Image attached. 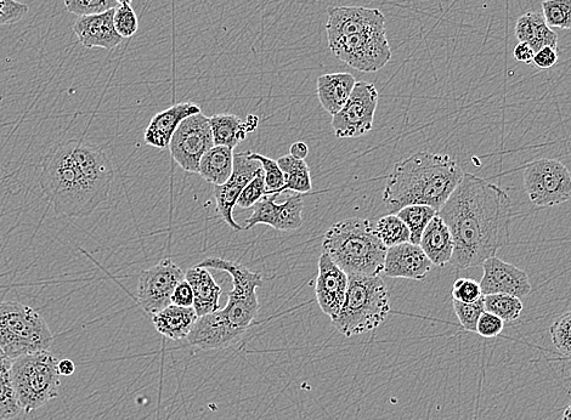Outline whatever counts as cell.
<instances>
[{"label":"cell","mask_w":571,"mask_h":420,"mask_svg":"<svg viewBox=\"0 0 571 420\" xmlns=\"http://www.w3.org/2000/svg\"><path fill=\"white\" fill-rule=\"evenodd\" d=\"M247 128H248V132L252 133L254 132V130H256L258 128V124H259V118L257 116L251 115L247 117Z\"/></svg>","instance_id":"obj_49"},{"label":"cell","mask_w":571,"mask_h":420,"mask_svg":"<svg viewBox=\"0 0 571 420\" xmlns=\"http://www.w3.org/2000/svg\"><path fill=\"white\" fill-rule=\"evenodd\" d=\"M172 304L183 306V308L194 306V291H192L188 281L184 280L175 287L172 295Z\"/></svg>","instance_id":"obj_44"},{"label":"cell","mask_w":571,"mask_h":420,"mask_svg":"<svg viewBox=\"0 0 571 420\" xmlns=\"http://www.w3.org/2000/svg\"><path fill=\"white\" fill-rule=\"evenodd\" d=\"M59 361L49 350L11 361V382L22 412L31 413L59 396Z\"/></svg>","instance_id":"obj_7"},{"label":"cell","mask_w":571,"mask_h":420,"mask_svg":"<svg viewBox=\"0 0 571 420\" xmlns=\"http://www.w3.org/2000/svg\"><path fill=\"white\" fill-rule=\"evenodd\" d=\"M535 51L528 43L519 42L513 50V58L522 64H531L533 62Z\"/></svg>","instance_id":"obj_46"},{"label":"cell","mask_w":571,"mask_h":420,"mask_svg":"<svg viewBox=\"0 0 571 420\" xmlns=\"http://www.w3.org/2000/svg\"><path fill=\"white\" fill-rule=\"evenodd\" d=\"M309 153V147L307 144L303 143V141H297V143L293 144L290 149V155L296 160L304 161L307 158Z\"/></svg>","instance_id":"obj_47"},{"label":"cell","mask_w":571,"mask_h":420,"mask_svg":"<svg viewBox=\"0 0 571 420\" xmlns=\"http://www.w3.org/2000/svg\"><path fill=\"white\" fill-rule=\"evenodd\" d=\"M516 36L519 42L528 43L535 53L545 47L558 48V34L547 25L544 15L535 11L519 17Z\"/></svg>","instance_id":"obj_26"},{"label":"cell","mask_w":571,"mask_h":420,"mask_svg":"<svg viewBox=\"0 0 571 420\" xmlns=\"http://www.w3.org/2000/svg\"><path fill=\"white\" fill-rule=\"evenodd\" d=\"M525 192L536 207H554L571 198V173L561 161L542 158L523 170Z\"/></svg>","instance_id":"obj_9"},{"label":"cell","mask_w":571,"mask_h":420,"mask_svg":"<svg viewBox=\"0 0 571 420\" xmlns=\"http://www.w3.org/2000/svg\"><path fill=\"white\" fill-rule=\"evenodd\" d=\"M325 30L329 43L339 38L366 32L386 31V16L381 10L364 7H331Z\"/></svg>","instance_id":"obj_15"},{"label":"cell","mask_w":571,"mask_h":420,"mask_svg":"<svg viewBox=\"0 0 571 420\" xmlns=\"http://www.w3.org/2000/svg\"><path fill=\"white\" fill-rule=\"evenodd\" d=\"M54 336L35 309L18 302H0V350L10 360L49 350Z\"/></svg>","instance_id":"obj_8"},{"label":"cell","mask_w":571,"mask_h":420,"mask_svg":"<svg viewBox=\"0 0 571 420\" xmlns=\"http://www.w3.org/2000/svg\"><path fill=\"white\" fill-rule=\"evenodd\" d=\"M214 146L209 118L203 113L184 119L169 144L175 163L185 172L199 173L203 155Z\"/></svg>","instance_id":"obj_12"},{"label":"cell","mask_w":571,"mask_h":420,"mask_svg":"<svg viewBox=\"0 0 571 420\" xmlns=\"http://www.w3.org/2000/svg\"><path fill=\"white\" fill-rule=\"evenodd\" d=\"M484 275L480 287L484 295L508 294L522 299L531 293V283L527 272L491 257L483 263Z\"/></svg>","instance_id":"obj_17"},{"label":"cell","mask_w":571,"mask_h":420,"mask_svg":"<svg viewBox=\"0 0 571 420\" xmlns=\"http://www.w3.org/2000/svg\"><path fill=\"white\" fill-rule=\"evenodd\" d=\"M355 84L356 79L350 73H329L320 76L316 82V93L322 109L331 116L337 115L346 105Z\"/></svg>","instance_id":"obj_24"},{"label":"cell","mask_w":571,"mask_h":420,"mask_svg":"<svg viewBox=\"0 0 571 420\" xmlns=\"http://www.w3.org/2000/svg\"><path fill=\"white\" fill-rule=\"evenodd\" d=\"M437 214V210L423 206V204H412V206H407L397 213L398 217L409 227L410 242L418 244V246H420L423 231L426 230L428 224Z\"/></svg>","instance_id":"obj_31"},{"label":"cell","mask_w":571,"mask_h":420,"mask_svg":"<svg viewBox=\"0 0 571 420\" xmlns=\"http://www.w3.org/2000/svg\"><path fill=\"white\" fill-rule=\"evenodd\" d=\"M199 266L228 272L233 278L234 288L225 308L200 317L206 337L219 348H229L239 342L258 315L257 288L263 286V277L236 261L220 258L205 259Z\"/></svg>","instance_id":"obj_4"},{"label":"cell","mask_w":571,"mask_h":420,"mask_svg":"<svg viewBox=\"0 0 571 420\" xmlns=\"http://www.w3.org/2000/svg\"><path fill=\"white\" fill-rule=\"evenodd\" d=\"M319 275L316 278L315 295L322 312L335 317L346 299L349 276L326 253L319 258Z\"/></svg>","instance_id":"obj_18"},{"label":"cell","mask_w":571,"mask_h":420,"mask_svg":"<svg viewBox=\"0 0 571 420\" xmlns=\"http://www.w3.org/2000/svg\"><path fill=\"white\" fill-rule=\"evenodd\" d=\"M113 25L123 39L132 38L139 30V20L132 5H120L115 9Z\"/></svg>","instance_id":"obj_39"},{"label":"cell","mask_w":571,"mask_h":420,"mask_svg":"<svg viewBox=\"0 0 571 420\" xmlns=\"http://www.w3.org/2000/svg\"><path fill=\"white\" fill-rule=\"evenodd\" d=\"M465 177L460 164L444 153L417 152L395 164L383 202L390 214L423 204L439 212Z\"/></svg>","instance_id":"obj_3"},{"label":"cell","mask_w":571,"mask_h":420,"mask_svg":"<svg viewBox=\"0 0 571 420\" xmlns=\"http://www.w3.org/2000/svg\"><path fill=\"white\" fill-rule=\"evenodd\" d=\"M276 195L265 196L253 206L250 218L246 220L243 230H251L258 224L269 225L277 231H293L301 229L304 224V202L301 194L287 197L284 203H275Z\"/></svg>","instance_id":"obj_16"},{"label":"cell","mask_w":571,"mask_h":420,"mask_svg":"<svg viewBox=\"0 0 571 420\" xmlns=\"http://www.w3.org/2000/svg\"><path fill=\"white\" fill-rule=\"evenodd\" d=\"M551 340L556 349L571 359V311L558 317L550 328Z\"/></svg>","instance_id":"obj_36"},{"label":"cell","mask_w":571,"mask_h":420,"mask_svg":"<svg viewBox=\"0 0 571 420\" xmlns=\"http://www.w3.org/2000/svg\"><path fill=\"white\" fill-rule=\"evenodd\" d=\"M234 155V150L230 147L214 145L203 155L199 174L207 183L214 186L224 185L233 174Z\"/></svg>","instance_id":"obj_27"},{"label":"cell","mask_w":571,"mask_h":420,"mask_svg":"<svg viewBox=\"0 0 571 420\" xmlns=\"http://www.w3.org/2000/svg\"><path fill=\"white\" fill-rule=\"evenodd\" d=\"M262 170V163L252 160L248 152L235 153L234 170L224 185L214 186V198L217 202V213L234 231H242L243 227L234 219V208L242 191L257 177Z\"/></svg>","instance_id":"obj_14"},{"label":"cell","mask_w":571,"mask_h":420,"mask_svg":"<svg viewBox=\"0 0 571 420\" xmlns=\"http://www.w3.org/2000/svg\"><path fill=\"white\" fill-rule=\"evenodd\" d=\"M58 367H59V373L61 374V376L64 377H70L76 371L75 362L67 359L59 361Z\"/></svg>","instance_id":"obj_48"},{"label":"cell","mask_w":571,"mask_h":420,"mask_svg":"<svg viewBox=\"0 0 571 420\" xmlns=\"http://www.w3.org/2000/svg\"><path fill=\"white\" fill-rule=\"evenodd\" d=\"M184 280V271L173 260L163 259L152 268L141 272L138 303L145 312L154 316L172 304L174 289Z\"/></svg>","instance_id":"obj_13"},{"label":"cell","mask_w":571,"mask_h":420,"mask_svg":"<svg viewBox=\"0 0 571 420\" xmlns=\"http://www.w3.org/2000/svg\"><path fill=\"white\" fill-rule=\"evenodd\" d=\"M378 92L370 82H356L343 109L332 116L333 132L339 139L360 138L370 133L375 122Z\"/></svg>","instance_id":"obj_11"},{"label":"cell","mask_w":571,"mask_h":420,"mask_svg":"<svg viewBox=\"0 0 571 420\" xmlns=\"http://www.w3.org/2000/svg\"><path fill=\"white\" fill-rule=\"evenodd\" d=\"M438 215L454 237L450 263L456 269L477 268L510 242L511 198L501 187L477 175L465 173Z\"/></svg>","instance_id":"obj_1"},{"label":"cell","mask_w":571,"mask_h":420,"mask_svg":"<svg viewBox=\"0 0 571 420\" xmlns=\"http://www.w3.org/2000/svg\"><path fill=\"white\" fill-rule=\"evenodd\" d=\"M332 54L360 72L382 70L392 60L386 31L366 32L329 43Z\"/></svg>","instance_id":"obj_10"},{"label":"cell","mask_w":571,"mask_h":420,"mask_svg":"<svg viewBox=\"0 0 571 420\" xmlns=\"http://www.w3.org/2000/svg\"><path fill=\"white\" fill-rule=\"evenodd\" d=\"M197 319L199 316L194 306L183 308V306L171 304L152 316V323L163 337L178 342V340L188 339Z\"/></svg>","instance_id":"obj_25"},{"label":"cell","mask_w":571,"mask_h":420,"mask_svg":"<svg viewBox=\"0 0 571 420\" xmlns=\"http://www.w3.org/2000/svg\"><path fill=\"white\" fill-rule=\"evenodd\" d=\"M452 300H457L461 303H474L484 297L482 287L477 281L471 278H459L454 283L451 291Z\"/></svg>","instance_id":"obj_41"},{"label":"cell","mask_w":571,"mask_h":420,"mask_svg":"<svg viewBox=\"0 0 571 420\" xmlns=\"http://www.w3.org/2000/svg\"><path fill=\"white\" fill-rule=\"evenodd\" d=\"M558 62V53L556 49L551 47H545L536 51L533 59V64L537 68H541V70H548V68H552L556 66Z\"/></svg>","instance_id":"obj_45"},{"label":"cell","mask_w":571,"mask_h":420,"mask_svg":"<svg viewBox=\"0 0 571 420\" xmlns=\"http://www.w3.org/2000/svg\"><path fill=\"white\" fill-rule=\"evenodd\" d=\"M433 268L423 249L411 242L389 247L384 260V276L405 278V280L423 281Z\"/></svg>","instance_id":"obj_19"},{"label":"cell","mask_w":571,"mask_h":420,"mask_svg":"<svg viewBox=\"0 0 571 420\" xmlns=\"http://www.w3.org/2000/svg\"><path fill=\"white\" fill-rule=\"evenodd\" d=\"M11 361L13 360L0 350V420L13 419L22 412L11 382Z\"/></svg>","instance_id":"obj_30"},{"label":"cell","mask_w":571,"mask_h":420,"mask_svg":"<svg viewBox=\"0 0 571 420\" xmlns=\"http://www.w3.org/2000/svg\"><path fill=\"white\" fill-rule=\"evenodd\" d=\"M67 11L76 16L105 13L120 7L116 0H64Z\"/></svg>","instance_id":"obj_38"},{"label":"cell","mask_w":571,"mask_h":420,"mask_svg":"<svg viewBox=\"0 0 571 420\" xmlns=\"http://www.w3.org/2000/svg\"><path fill=\"white\" fill-rule=\"evenodd\" d=\"M542 11L548 26L571 30V0H545Z\"/></svg>","instance_id":"obj_35"},{"label":"cell","mask_w":571,"mask_h":420,"mask_svg":"<svg viewBox=\"0 0 571 420\" xmlns=\"http://www.w3.org/2000/svg\"><path fill=\"white\" fill-rule=\"evenodd\" d=\"M376 232L387 248L398 246V244L410 242L411 234L397 214H389L377 221Z\"/></svg>","instance_id":"obj_33"},{"label":"cell","mask_w":571,"mask_h":420,"mask_svg":"<svg viewBox=\"0 0 571 420\" xmlns=\"http://www.w3.org/2000/svg\"><path fill=\"white\" fill-rule=\"evenodd\" d=\"M197 113H201V109L194 102H180L157 113L145 130V143L156 149H167L180 123Z\"/></svg>","instance_id":"obj_21"},{"label":"cell","mask_w":571,"mask_h":420,"mask_svg":"<svg viewBox=\"0 0 571 420\" xmlns=\"http://www.w3.org/2000/svg\"><path fill=\"white\" fill-rule=\"evenodd\" d=\"M279 166L284 173L285 186L282 189V194L285 191H295V194H308L312 191V174L307 162L296 160L291 155L284 156L277 160Z\"/></svg>","instance_id":"obj_29"},{"label":"cell","mask_w":571,"mask_h":420,"mask_svg":"<svg viewBox=\"0 0 571 420\" xmlns=\"http://www.w3.org/2000/svg\"><path fill=\"white\" fill-rule=\"evenodd\" d=\"M561 420H571V404L567 408H565Z\"/></svg>","instance_id":"obj_50"},{"label":"cell","mask_w":571,"mask_h":420,"mask_svg":"<svg viewBox=\"0 0 571 420\" xmlns=\"http://www.w3.org/2000/svg\"><path fill=\"white\" fill-rule=\"evenodd\" d=\"M322 249L348 276H381L388 251L371 221L361 218L333 224L324 236Z\"/></svg>","instance_id":"obj_5"},{"label":"cell","mask_w":571,"mask_h":420,"mask_svg":"<svg viewBox=\"0 0 571 420\" xmlns=\"http://www.w3.org/2000/svg\"><path fill=\"white\" fill-rule=\"evenodd\" d=\"M211 123L214 145L226 146L235 149L246 139L248 128L246 122L235 115H214L209 117Z\"/></svg>","instance_id":"obj_28"},{"label":"cell","mask_w":571,"mask_h":420,"mask_svg":"<svg viewBox=\"0 0 571 420\" xmlns=\"http://www.w3.org/2000/svg\"><path fill=\"white\" fill-rule=\"evenodd\" d=\"M571 394V393H570Z\"/></svg>","instance_id":"obj_52"},{"label":"cell","mask_w":571,"mask_h":420,"mask_svg":"<svg viewBox=\"0 0 571 420\" xmlns=\"http://www.w3.org/2000/svg\"><path fill=\"white\" fill-rule=\"evenodd\" d=\"M420 247L434 266L444 268L450 263L455 251V241L449 226L438 214L423 231Z\"/></svg>","instance_id":"obj_22"},{"label":"cell","mask_w":571,"mask_h":420,"mask_svg":"<svg viewBox=\"0 0 571 420\" xmlns=\"http://www.w3.org/2000/svg\"><path fill=\"white\" fill-rule=\"evenodd\" d=\"M185 280L194 291V309L202 317L220 310L219 299L223 289L214 280L211 272L197 265L185 274Z\"/></svg>","instance_id":"obj_23"},{"label":"cell","mask_w":571,"mask_h":420,"mask_svg":"<svg viewBox=\"0 0 571 420\" xmlns=\"http://www.w3.org/2000/svg\"><path fill=\"white\" fill-rule=\"evenodd\" d=\"M116 2L120 5H130L132 4L133 0H116Z\"/></svg>","instance_id":"obj_51"},{"label":"cell","mask_w":571,"mask_h":420,"mask_svg":"<svg viewBox=\"0 0 571 420\" xmlns=\"http://www.w3.org/2000/svg\"><path fill=\"white\" fill-rule=\"evenodd\" d=\"M389 312L390 293L381 276L349 275L346 299L331 321L339 333L352 338L380 327Z\"/></svg>","instance_id":"obj_6"},{"label":"cell","mask_w":571,"mask_h":420,"mask_svg":"<svg viewBox=\"0 0 571 420\" xmlns=\"http://www.w3.org/2000/svg\"><path fill=\"white\" fill-rule=\"evenodd\" d=\"M485 311L500 317L505 322L519 319L524 308L522 299L508 294L484 295Z\"/></svg>","instance_id":"obj_32"},{"label":"cell","mask_w":571,"mask_h":420,"mask_svg":"<svg viewBox=\"0 0 571 420\" xmlns=\"http://www.w3.org/2000/svg\"><path fill=\"white\" fill-rule=\"evenodd\" d=\"M115 9L105 13L79 16L73 25L78 42L88 49L101 48L112 50L123 41L113 25Z\"/></svg>","instance_id":"obj_20"},{"label":"cell","mask_w":571,"mask_h":420,"mask_svg":"<svg viewBox=\"0 0 571 420\" xmlns=\"http://www.w3.org/2000/svg\"><path fill=\"white\" fill-rule=\"evenodd\" d=\"M248 156H250L252 160L262 163L265 186H267V196L276 195L279 197L282 195V189H284L285 186V177L279 163L271 160L269 157L259 155V153L256 152H248Z\"/></svg>","instance_id":"obj_34"},{"label":"cell","mask_w":571,"mask_h":420,"mask_svg":"<svg viewBox=\"0 0 571 420\" xmlns=\"http://www.w3.org/2000/svg\"><path fill=\"white\" fill-rule=\"evenodd\" d=\"M28 7L18 0H0V26L18 24L28 13Z\"/></svg>","instance_id":"obj_42"},{"label":"cell","mask_w":571,"mask_h":420,"mask_svg":"<svg viewBox=\"0 0 571 420\" xmlns=\"http://www.w3.org/2000/svg\"><path fill=\"white\" fill-rule=\"evenodd\" d=\"M452 306H454L461 328L467 332H476L479 317L485 312L484 297L474 303H461L452 300Z\"/></svg>","instance_id":"obj_37"},{"label":"cell","mask_w":571,"mask_h":420,"mask_svg":"<svg viewBox=\"0 0 571 420\" xmlns=\"http://www.w3.org/2000/svg\"><path fill=\"white\" fill-rule=\"evenodd\" d=\"M503 328H505V321L485 311L483 315L479 317L476 333L483 338H496L500 336Z\"/></svg>","instance_id":"obj_43"},{"label":"cell","mask_w":571,"mask_h":420,"mask_svg":"<svg viewBox=\"0 0 571 420\" xmlns=\"http://www.w3.org/2000/svg\"><path fill=\"white\" fill-rule=\"evenodd\" d=\"M267 196V186H265V178L263 168L260 170L256 178L245 187L242 194L237 200L236 206L241 209L253 208L263 197Z\"/></svg>","instance_id":"obj_40"},{"label":"cell","mask_w":571,"mask_h":420,"mask_svg":"<svg viewBox=\"0 0 571 420\" xmlns=\"http://www.w3.org/2000/svg\"><path fill=\"white\" fill-rule=\"evenodd\" d=\"M113 175L110 158L101 147L70 140L44 157L39 185L56 213L86 218L109 198Z\"/></svg>","instance_id":"obj_2"}]
</instances>
